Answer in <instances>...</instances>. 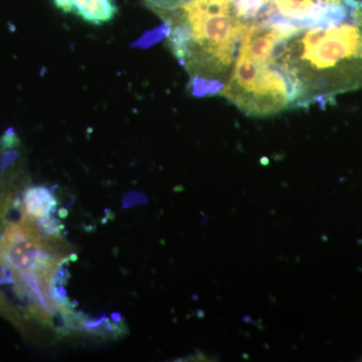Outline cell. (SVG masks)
<instances>
[{"label": "cell", "instance_id": "obj_1", "mask_svg": "<svg viewBox=\"0 0 362 362\" xmlns=\"http://www.w3.org/2000/svg\"><path fill=\"white\" fill-rule=\"evenodd\" d=\"M274 59L294 88L296 108L325 107L362 89V0H347L315 25H288Z\"/></svg>", "mask_w": 362, "mask_h": 362}, {"label": "cell", "instance_id": "obj_2", "mask_svg": "<svg viewBox=\"0 0 362 362\" xmlns=\"http://www.w3.org/2000/svg\"><path fill=\"white\" fill-rule=\"evenodd\" d=\"M166 42L189 77L194 96H218L239 54L250 21L239 0H183L156 14Z\"/></svg>", "mask_w": 362, "mask_h": 362}, {"label": "cell", "instance_id": "obj_3", "mask_svg": "<svg viewBox=\"0 0 362 362\" xmlns=\"http://www.w3.org/2000/svg\"><path fill=\"white\" fill-rule=\"evenodd\" d=\"M218 96L247 116L277 115L296 108L294 88L276 64L274 54L239 52L232 74Z\"/></svg>", "mask_w": 362, "mask_h": 362}, {"label": "cell", "instance_id": "obj_4", "mask_svg": "<svg viewBox=\"0 0 362 362\" xmlns=\"http://www.w3.org/2000/svg\"><path fill=\"white\" fill-rule=\"evenodd\" d=\"M63 254L56 239L47 240L25 216L0 237V264L13 273L56 271Z\"/></svg>", "mask_w": 362, "mask_h": 362}, {"label": "cell", "instance_id": "obj_5", "mask_svg": "<svg viewBox=\"0 0 362 362\" xmlns=\"http://www.w3.org/2000/svg\"><path fill=\"white\" fill-rule=\"evenodd\" d=\"M59 11L93 25L110 23L118 13L115 0H52Z\"/></svg>", "mask_w": 362, "mask_h": 362}, {"label": "cell", "instance_id": "obj_6", "mask_svg": "<svg viewBox=\"0 0 362 362\" xmlns=\"http://www.w3.org/2000/svg\"><path fill=\"white\" fill-rule=\"evenodd\" d=\"M54 204L56 199L47 187H30L23 194V214L32 220L47 218Z\"/></svg>", "mask_w": 362, "mask_h": 362}, {"label": "cell", "instance_id": "obj_7", "mask_svg": "<svg viewBox=\"0 0 362 362\" xmlns=\"http://www.w3.org/2000/svg\"><path fill=\"white\" fill-rule=\"evenodd\" d=\"M181 1H183V0H143L144 6L156 14L168 11V9L180 4Z\"/></svg>", "mask_w": 362, "mask_h": 362}]
</instances>
